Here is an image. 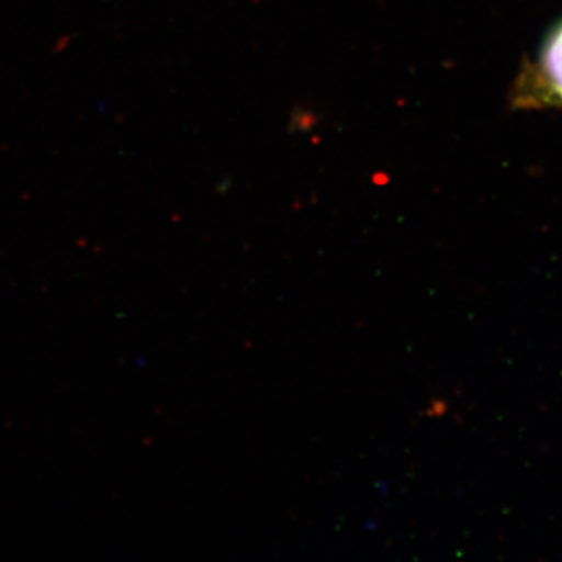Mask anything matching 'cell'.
Returning <instances> with one entry per match:
<instances>
[{
	"label": "cell",
	"mask_w": 562,
	"mask_h": 562,
	"mask_svg": "<svg viewBox=\"0 0 562 562\" xmlns=\"http://www.w3.org/2000/svg\"><path fill=\"white\" fill-rule=\"evenodd\" d=\"M516 101L562 105V21L543 40L538 60L517 88Z\"/></svg>",
	"instance_id": "6da1fadb"
}]
</instances>
